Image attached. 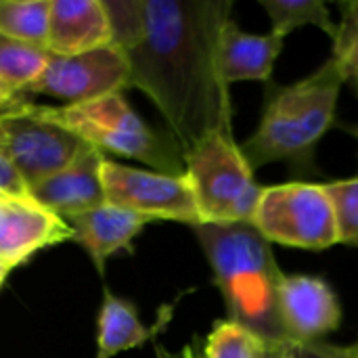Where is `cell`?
<instances>
[{
    "label": "cell",
    "mask_w": 358,
    "mask_h": 358,
    "mask_svg": "<svg viewBox=\"0 0 358 358\" xmlns=\"http://www.w3.org/2000/svg\"><path fill=\"white\" fill-rule=\"evenodd\" d=\"M113 42L182 151L212 132L233 134L229 84L218 65L231 0H109Z\"/></svg>",
    "instance_id": "cell-1"
},
{
    "label": "cell",
    "mask_w": 358,
    "mask_h": 358,
    "mask_svg": "<svg viewBox=\"0 0 358 358\" xmlns=\"http://www.w3.org/2000/svg\"><path fill=\"white\" fill-rule=\"evenodd\" d=\"M193 231L210 262L227 319L241 323L266 342H285L279 313V287L285 273H281L271 243L252 222L199 224Z\"/></svg>",
    "instance_id": "cell-2"
},
{
    "label": "cell",
    "mask_w": 358,
    "mask_h": 358,
    "mask_svg": "<svg viewBox=\"0 0 358 358\" xmlns=\"http://www.w3.org/2000/svg\"><path fill=\"white\" fill-rule=\"evenodd\" d=\"M344 84L331 59L294 84H268L260 124L239 145L252 170L287 162L296 174H319L315 151L336 124L338 96Z\"/></svg>",
    "instance_id": "cell-3"
},
{
    "label": "cell",
    "mask_w": 358,
    "mask_h": 358,
    "mask_svg": "<svg viewBox=\"0 0 358 358\" xmlns=\"http://www.w3.org/2000/svg\"><path fill=\"white\" fill-rule=\"evenodd\" d=\"M42 111L101 153L138 159L164 174H185V151L178 141L149 128L122 92L73 107H42Z\"/></svg>",
    "instance_id": "cell-4"
},
{
    "label": "cell",
    "mask_w": 358,
    "mask_h": 358,
    "mask_svg": "<svg viewBox=\"0 0 358 358\" xmlns=\"http://www.w3.org/2000/svg\"><path fill=\"white\" fill-rule=\"evenodd\" d=\"M185 174L203 224L252 222L262 187L233 134L212 132L185 151Z\"/></svg>",
    "instance_id": "cell-5"
},
{
    "label": "cell",
    "mask_w": 358,
    "mask_h": 358,
    "mask_svg": "<svg viewBox=\"0 0 358 358\" xmlns=\"http://www.w3.org/2000/svg\"><path fill=\"white\" fill-rule=\"evenodd\" d=\"M252 227L268 243L296 250L321 252L340 243L331 197L325 185L315 182L262 187Z\"/></svg>",
    "instance_id": "cell-6"
},
{
    "label": "cell",
    "mask_w": 358,
    "mask_h": 358,
    "mask_svg": "<svg viewBox=\"0 0 358 358\" xmlns=\"http://www.w3.org/2000/svg\"><path fill=\"white\" fill-rule=\"evenodd\" d=\"M90 145L50 120L42 105L19 101L0 113V151L31 189L73 164Z\"/></svg>",
    "instance_id": "cell-7"
},
{
    "label": "cell",
    "mask_w": 358,
    "mask_h": 358,
    "mask_svg": "<svg viewBox=\"0 0 358 358\" xmlns=\"http://www.w3.org/2000/svg\"><path fill=\"white\" fill-rule=\"evenodd\" d=\"M101 176L107 203L130 210L149 222L170 220L191 229L203 224L187 174L130 168L105 157Z\"/></svg>",
    "instance_id": "cell-8"
},
{
    "label": "cell",
    "mask_w": 358,
    "mask_h": 358,
    "mask_svg": "<svg viewBox=\"0 0 358 358\" xmlns=\"http://www.w3.org/2000/svg\"><path fill=\"white\" fill-rule=\"evenodd\" d=\"M126 86H130L128 57L122 46L113 42L73 57L52 55L42 78L25 92L17 94V101L40 94L61 101L59 107H73L122 92Z\"/></svg>",
    "instance_id": "cell-9"
},
{
    "label": "cell",
    "mask_w": 358,
    "mask_h": 358,
    "mask_svg": "<svg viewBox=\"0 0 358 358\" xmlns=\"http://www.w3.org/2000/svg\"><path fill=\"white\" fill-rule=\"evenodd\" d=\"M279 313L285 338L298 346L325 342L342 325L340 300L334 287L317 275H283Z\"/></svg>",
    "instance_id": "cell-10"
},
{
    "label": "cell",
    "mask_w": 358,
    "mask_h": 358,
    "mask_svg": "<svg viewBox=\"0 0 358 358\" xmlns=\"http://www.w3.org/2000/svg\"><path fill=\"white\" fill-rule=\"evenodd\" d=\"M73 239L71 224L27 197L0 195V258L13 266L36 252Z\"/></svg>",
    "instance_id": "cell-11"
},
{
    "label": "cell",
    "mask_w": 358,
    "mask_h": 358,
    "mask_svg": "<svg viewBox=\"0 0 358 358\" xmlns=\"http://www.w3.org/2000/svg\"><path fill=\"white\" fill-rule=\"evenodd\" d=\"M103 162L105 155L94 147H88L65 170L31 187L29 197L65 220L90 212L107 201L101 176Z\"/></svg>",
    "instance_id": "cell-12"
},
{
    "label": "cell",
    "mask_w": 358,
    "mask_h": 358,
    "mask_svg": "<svg viewBox=\"0 0 358 358\" xmlns=\"http://www.w3.org/2000/svg\"><path fill=\"white\" fill-rule=\"evenodd\" d=\"M113 44V25L103 0H50L46 48L73 57Z\"/></svg>",
    "instance_id": "cell-13"
},
{
    "label": "cell",
    "mask_w": 358,
    "mask_h": 358,
    "mask_svg": "<svg viewBox=\"0 0 358 358\" xmlns=\"http://www.w3.org/2000/svg\"><path fill=\"white\" fill-rule=\"evenodd\" d=\"M67 222L73 229V241L88 252L99 273H103L105 262L113 254L132 250V241L141 235L149 220L105 201L103 206L73 216Z\"/></svg>",
    "instance_id": "cell-14"
},
{
    "label": "cell",
    "mask_w": 358,
    "mask_h": 358,
    "mask_svg": "<svg viewBox=\"0 0 358 358\" xmlns=\"http://www.w3.org/2000/svg\"><path fill=\"white\" fill-rule=\"evenodd\" d=\"M283 50V38L275 34L243 31L233 19L227 21L220 34L218 65L222 80L235 82H271L277 57Z\"/></svg>",
    "instance_id": "cell-15"
},
{
    "label": "cell",
    "mask_w": 358,
    "mask_h": 358,
    "mask_svg": "<svg viewBox=\"0 0 358 358\" xmlns=\"http://www.w3.org/2000/svg\"><path fill=\"white\" fill-rule=\"evenodd\" d=\"M151 338L153 329L143 325L136 306L105 289L96 323V358L117 357L143 346Z\"/></svg>",
    "instance_id": "cell-16"
},
{
    "label": "cell",
    "mask_w": 358,
    "mask_h": 358,
    "mask_svg": "<svg viewBox=\"0 0 358 358\" xmlns=\"http://www.w3.org/2000/svg\"><path fill=\"white\" fill-rule=\"evenodd\" d=\"M46 46L0 34V80L17 96L34 86L48 67Z\"/></svg>",
    "instance_id": "cell-17"
},
{
    "label": "cell",
    "mask_w": 358,
    "mask_h": 358,
    "mask_svg": "<svg viewBox=\"0 0 358 358\" xmlns=\"http://www.w3.org/2000/svg\"><path fill=\"white\" fill-rule=\"evenodd\" d=\"M260 6L271 19V34L283 40L287 34L304 25L323 29L331 42L338 36V23L323 0H260Z\"/></svg>",
    "instance_id": "cell-18"
},
{
    "label": "cell",
    "mask_w": 358,
    "mask_h": 358,
    "mask_svg": "<svg viewBox=\"0 0 358 358\" xmlns=\"http://www.w3.org/2000/svg\"><path fill=\"white\" fill-rule=\"evenodd\" d=\"M271 342L231 319L214 323L206 336L201 358H268Z\"/></svg>",
    "instance_id": "cell-19"
},
{
    "label": "cell",
    "mask_w": 358,
    "mask_h": 358,
    "mask_svg": "<svg viewBox=\"0 0 358 358\" xmlns=\"http://www.w3.org/2000/svg\"><path fill=\"white\" fill-rule=\"evenodd\" d=\"M50 0H0V34L46 46Z\"/></svg>",
    "instance_id": "cell-20"
},
{
    "label": "cell",
    "mask_w": 358,
    "mask_h": 358,
    "mask_svg": "<svg viewBox=\"0 0 358 358\" xmlns=\"http://www.w3.org/2000/svg\"><path fill=\"white\" fill-rule=\"evenodd\" d=\"M342 23L334 40L331 61L340 69L344 82H352L358 94V0L340 2Z\"/></svg>",
    "instance_id": "cell-21"
},
{
    "label": "cell",
    "mask_w": 358,
    "mask_h": 358,
    "mask_svg": "<svg viewBox=\"0 0 358 358\" xmlns=\"http://www.w3.org/2000/svg\"><path fill=\"white\" fill-rule=\"evenodd\" d=\"M325 189L334 203L340 243L358 248V176L327 182Z\"/></svg>",
    "instance_id": "cell-22"
},
{
    "label": "cell",
    "mask_w": 358,
    "mask_h": 358,
    "mask_svg": "<svg viewBox=\"0 0 358 358\" xmlns=\"http://www.w3.org/2000/svg\"><path fill=\"white\" fill-rule=\"evenodd\" d=\"M0 195L6 197H27L29 187L25 185L23 176L15 170V166L4 157L0 151Z\"/></svg>",
    "instance_id": "cell-23"
},
{
    "label": "cell",
    "mask_w": 358,
    "mask_h": 358,
    "mask_svg": "<svg viewBox=\"0 0 358 358\" xmlns=\"http://www.w3.org/2000/svg\"><path fill=\"white\" fill-rule=\"evenodd\" d=\"M300 358H358V344L355 346H340L325 342L304 344L300 346Z\"/></svg>",
    "instance_id": "cell-24"
},
{
    "label": "cell",
    "mask_w": 358,
    "mask_h": 358,
    "mask_svg": "<svg viewBox=\"0 0 358 358\" xmlns=\"http://www.w3.org/2000/svg\"><path fill=\"white\" fill-rule=\"evenodd\" d=\"M268 358H300V346L285 340V342H271Z\"/></svg>",
    "instance_id": "cell-25"
},
{
    "label": "cell",
    "mask_w": 358,
    "mask_h": 358,
    "mask_svg": "<svg viewBox=\"0 0 358 358\" xmlns=\"http://www.w3.org/2000/svg\"><path fill=\"white\" fill-rule=\"evenodd\" d=\"M19 101H17V96L2 84V80H0V113H4V111H8V109H13L15 105H17Z\"/></svg>",
    "instance_id": "cell-26"
},
{
    "label": "cell",
    "mask_w": 358,
    "mask_h": 358,
    "mask_svg": "<svg viewBox=\"0 0 358 358\" xmlns=\"http://www.w3.org/2000/svg\"><path fill=\"white\" fill-rule=\"evenodd\" d=\"M13 268H17V266H13L10 262H6V260H2L0 258V287H2V283L6 281V277L10 275V271Z\"/></svg>",
    "instance_id": "cell-27"
},
{
    "label": "cell",
    "mask_w": 358,
    "mask_h": 358,
    "mask_svg": "<svg viewBox=\"0 0 358 358\" xmlns=\"http://www.w3.org/2000/svg\"><path fill=\"white\" fill-rule=\"evenodd\" d=\"M178 358H201V352H197L195 348H185Z\"/></svg>",
    "instance_id": "cell-28"
},
{
    "label": "cell",
    "mask_w": 358,
    "mask_h": 358,
    "mask_svg": "<svg viewBox=\"0 0 358 358\" xmlns=\"http://www.w3.org/2000/svg\"><path fill=\"white\" fill-rule=\"evenodd\" d=\"M352 134L357 136V141H358V128H355V130H352Z\"/></svg>",
    "instance_id": "cell-29"
},
{
    "label": "cell",
    "mask_w": 358,
    "mask_h": 358,
    "mask_svg": "<svg viewBox=\"0 0 358 358\" xmlns=\"http://www.w3.org/2000/svg\"><path fill=\"white\" fill-rule=\"evenodd\" d=\"M159 358H178V357H166V355L162 352V355H159Z\"/></svg>",
    "instance_id": "cell-30"
}]
</instances>
